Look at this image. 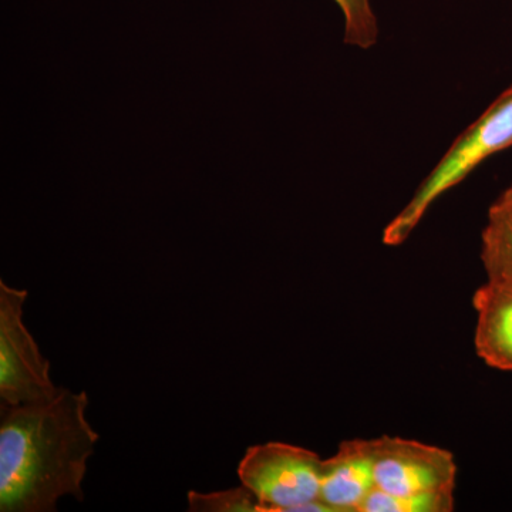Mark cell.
Returning a JSON list of instances; mask_svg holds the SVG:
<instances>
[{
    "label": "cell",
    "mask_w": 512,
    "mask_h": 512,
    "mask_svg": "<svg viewBox=\"0 0 512 512\" xmlns=\"http://www.w3.org/2000/svg\"><path fill=\"white\" fill-rule=\"evenodd\" d=\"M512 147V86L504 90L473 124L456 138L447 153L383 231L384 245L403 244L431 205L488 158Z\"/></svg>",
    "instance_id": "2"
},
{
    "label": "cell",
    "mask_w": 512,
    "mask_h": 512,
    "mask_svg": "<svg viewBox=\"0 0 512 512\" xmlns=\"http://www.w3.org/2000/svg\"><path fill=\"white\" fill-rule=\"evenodd\" d=\"M376 488L372 441H342L335 456L323 460L319 500L332 512H360Z\"/></svg>",
    "instance_id": "6"
},
{
    "label": "cell",
    "mask_w": 512,
    "mask_h": 512,
    "mask_svg": "<svg viewBox=\"0 0 512 512\" xmlns=\"http://www.w3.org/2000/svg\"><path fill=\"white\" fill-rule=\"evenodd\" d=\"M29 293L0 282V399L8 406L45 402L59 392L50 363L23 322Z\"/></svg>",
    "instance_id": "4"
},
{
    "label": "cell",
    "mask_w": 512,
    "mask_h": 512,
    "mask_svg": "<svg viewBox=\"0 0 512 512\" xmlns=\"http://www.w3.org/2000/svg\"><path fill=\"white\" fill-rule=\"evenodd\" d=\"M191 512H268L266 505L245 485L215 493H188Z\"/></svg>",
    "instance_id": "10"
},
{
    "label": "cell",
    "mask_w": 512,
    "mask_h": 512,
    "mask_svg": "<svg viewBox=\"0 0 512 512\" xmlns=\"http://www.w3.org/2000/svg\"><path fill=\"white\" fill-rule=\"evenodd\" d=\"M477 355L494 369L512 372V286L487 281L474 293Z\"/></svg>",
    "instance_id": "7"
},
{
    "label": "cell",
    "mask_w": 512,
    "mask_h": 512,
    "mask_svg": "<svg viewBox=\"0 0 512 512\" xmlns=\"http://www.w3.org/2000/svg\"><path fill=\"white\" fill-rule=\"evenodd\" d=\"M481 261L488 281L512 286V184L488 210L481 235Z\"/></svg>",
    "instance_id": "8"
},
{
    "label": "cell",
    "mask_w": 512,
    "mask_h": 512,
    "mask_svg": "<svg viewBox=\"0 0 512 512\" xmlns=\"http://www.w3.org/2000/svg\"><path fill=\"white\" fill-rule=\"evenodd\" d=\"M89 396L62 389L45 402L0 407V511L55 512L66 495L84 500L87 463L100 436Z\"/></svg>",
    "instance_id": "1"
},
{
    "label": "cell",
    "mask_w": 512,
    "mask_h": 512,
    "mask_svg": "<svg viewBox=\"0 0 512 512\" xmlns=\"http://www.w3.org/2000/svg\"><path fill=\"white\" fill-rule=\"evenodd\" d=\"M454 510V490L423 494H390L373 488L360 512H450Z\"/></svg>",
    "instance_id": "9"
},
{
    "label": "cell",
    "mask_w": 512,
    "mask_h": 512,
    "mask_svg": "<svg viewBox=\"0 0 512 512\" xmlns=\"http://www.w3.org/2000/svg\"><path fill=\"white\" fill-rule=\"evenodd\" d=\"M376 487L390 494L454 490L457 466L453 453L416 440L383 436L373 439Z\"/></svg>",
    "instance_id": "5"
},
{
    "label": "cell",
    "mask_w": 512,
    "mask_h": 512,
    "mask_svg": "<svg viewBox=\"0 0 512 512\" xmlns=\"http://www.w3.org/2000/svg\"><path fill=\"white\" fill-rule=\"evenodd\" d=\"M345 19L346 45L372 49L379 39V25L370 0H333Z\"/></svg>",
    "instance_id": "11"
},
{
    "label": "cell",
    "mask_w": 512,
    "mask_h": 512,
    "mask_svg": "<svg viewBox=\"0 0 512 512\" xmlns=\"http://www.w3.org/2000/svg\"><path fill=\"white\" fill-rule=\"evenodd\" d=\"M322 471V458L308 448L271 441L248 448L238 477L268 512H332L319 500Z\"/></svg>",
    "instance_id": "3"
}]
</instances>
